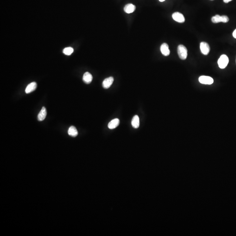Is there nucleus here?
Listing matches in <instances>:
<instances>
[{
    "label": "nucleus",
    "mask_w": 236,
    "mask_h": 236,
    "mask_svg": "<svg viewBox=\"0 0 236 236\" xmlns=\"http://www.w3.org/2000/svg\"><path fill=\"white\" fill-rule=\"evenodd\" d=\"M199 81L200 83L204 84H212L213 83L214 80L211 77L209 76H200L199 78Z\"/></svg>",
    "instance_id": "nucleus-4"
},
{
    "label": "nucleus",
    "mask_w": 236,
    "mask_h": 236,
    "mask_svg": "<svg viewBox=\"0 0 236 236\" xmlns=\"http://www.w3.org/2000/svg\"><path fill=\"white\" fill-rule=\"evenodd\" d=\"M211 1H212V0H211Z\"/></svg>",
    "instance_id": "nucleus-20"
},
{
    "label": "nucleus",
    "mask_w": 236,
    "mask_h": 236,
    "mask_svg": "<svg viewBox=\"0 0 236 236\" xmlns=\"http://www.w3.org/2000/svg\"><path fill=\"white\" fill-rule=\"evenodd\" d=\"M131 124L133 127L135 129L138 128L140 126V119L139 116L136 115L133 117L131 122Z\"/></svg>",
    "instance_id": "nucleus-14"
},
{
    "label": "nucleus",
    "mask_w": 236,
    "mask_h": 236,
    "mask_svg": "<svg viewBox=\"0 0 236 236\" xmlns=\"http://www.w3.org/2000/svg\"><path fill=\"white\" fill-rule=\"evenodd\" d=\"M114 82V78L113 77H110L105 79L102 83V86L105 89L109 88Z\"/></svg>",
    "instance_id": "nucleus-7"
},
{
    "label": "nucleus",
    "mask_w": 236,
    "mask_h": 236,
    "mask_svg": "<svg viewBox=\"0 0 236 236\" xmlns=\"http://www.w3.org/2000/svg\"><path fill=\"white\" fill-rule=\"evenodd\" d=\"M178 53L179 57L182 60L186 59L188 56V51L186 47L183 45H180L178 47Z\"/></svg>",
    "instance_id": "nucleus-1"
},
{
    "label": "nucleus",
    "mask_w": 236,
    "mask_h": 236,
    "mask_svg": "<svg viewBox=\"0 0 236 236\" xmlns=\"http://www.w3.org/2000/svg\"><path fill=\"white\" fill-rule=\"evenodd\" d=\"M161 51L164 56H169L170 53V51L167 44L164 43L161 45Z\"/></svg>",
    "instance_id": "nucleus-8"
},
{
    "label": "nucleus",
    "mask_w": 236,
    "mask_h": 236,
    "mask_svg": "<svg viewBox=\"0 0 236 236\" xmlns=\"http://www.w3.org/2000/svg\"><path fill=\"white\" fill-rule=\"evenodd\" d=\"M47 115V111L45 107H43L38 115V120L39 121H42L45 119Z\"/></svg>",
    "instance_id": "nucleus-10"
},
{
    "label": "nucleus",
    "mask_w": 236,
    "mask_h": 236,
    "mask_svg": "<svg viewBox=\"0 0 236 236\" xmlns=\"http://www.w3.org/2000/svg\"><path fill=\"white\" fill-rule=\"evenodd\" d=\"M159 1L161 2H163V1H165V0H159Z\"/></svg>",
    "instance_id": "nucleus-19"
},
{
    "label": "nucleus",
    "mask_w": 236,
    "mask_h": 236,
    "mask_svg": "<svg viewBox=\"0 0 236 236\" xmlns=\"http://www.w3.org/2000/svg\"><path fill=\"white\" fill-rule=\"evenodd\" d=\"M92 79H93V77L90 73L87 72L84 74L83 80L85 83L87 84L91 83V82H92Z\"/></svg>",
    "instance_id": "nucleus-11"
},
{
    "label": "nucleus",
    "mask_w": 236,
    "mask_h": 236,
    "mask_svg": "<svg viewBox=\"0 0 236 236\" xmlns=\"http://www.w3.org/2000/svg\"><path fill=\"white\" fill-rule=\"evenodd\" d=\"M224 1V2L225 3H229V2L230 1H232V0H223Z\"/></svg>",
    "instance_id": "nucleus-18"
},
{
    "label": "nucleus",
    "mask_w": 236,
    "mask_h": 236,
    "mask_svg": "<svg viewBox=\"0 0 236 236\" xmlns=\"http://www.w3.org/2000/svg\"><path fill=\"white\" fill-rule=\"evenodd\" d=\"M200 48L201 52L205 55H208L210 50V46L206 42H201L200 43Z\"/></svg>",
    "instance_id": "nucleus-5"
},
{
    "label": "nucleus",
    "mask_w": 236,
    "mask_h": 236,
    "mask_svg": "<svg viewBox=\"0 0 236 236\" xmlns=\"http://www.w3.org/2000/svg\"><path fill=\"white\" fill-rule=\"evenodd\" d=\"M73 52V48L71 47H66L63 50V53L66 55H71Z\"/></svg>",
    "instance_id": "nucleus-16"
},
{
    "label": "nucleus",
    "mask_w": 236,
    "mask_h": 236,
    "mask_svg": "<svg viewBox=\"0 0 236 236\" xmlns=\"http://www.w3.org/2000/svg\"><path fill=\"white\" fill-rule=\"evenodd\" d=\"M120 124V120L118 119H115L109 122L108 127L110 129H114L119 126Z\"/></svg>",
    "instance_id": "nucleus-13"
},
{
    "label": "nucleus",
    "mask_w": 236,
    "mask_h": 236,
    "mask_svg": "<svg viewBox=\"0 0 236 236\" xmlns=\"http://www.w3.org/2000/svg\"><path fill=\"white\" fill-rule=\"evenodd\" d=\"M37 88V84L35 82H33L28 85L25 90V92L26 94H29L34 91Z\"/></svg>",
    "instance_id": "nucleus-9"
},
{
    "label": "nucleus",
    "mask_w": 236,
    "mask_h": 236,
    "mask_svg": "<svg viewBox=\"0 0 236 236\" xmlns=\"http://www.w3.org/2000/svg\"><path fill=\"white\" fill-rule=\"evenodd\" d=\"M233 37L235 38V39H236V29L234 30V32H233Z\"/></svg>",
    "instance_id": "nucleus-17"
},
{
    "label": "nucleus",
    "mask_w": 236,
    "mask_h": 236,
    "mask_svg": "<svg viewBox=\"0 0 236 236\" xmlns=\"http://www.w3.org/2000/svg\"><path fill=\"white\" fill-rule=\"evenodd\" d=\"M212 21L214 23H218L222 22L224 23H227L229 21V19L227 16L219 15H216L212 18Z\"/></svg>",
    "instance_id": "nucleus-3"
},
{
    "label": "nucleus",
    "mask_w": 236,
    "mask_h": 236,
    "mask_svg": "<svg viewBox=\"0 0 236 236\" xmlns=\"http://www.w3.org/2000/svg\"><path fill=\"white\" fill-rule=\"evenodd\" d=\"M172 17L173 19L177 22L183 23L185 21V18L184 15L179 12L174 13L172 15Z\"/></svg>",
    "instance_id": "nucleus-6"
},
{
    "label": "nucleus",
    "mask_w": 236,
    "mask_h": 236,
    "mask_svg": "<svg viewBox=\"0 0 236 236\" xmlns=\"http://www.w3.org/2000/svg\"><path fill=\"white\" fill-rule=\"evenodd\" d=\"M68 134L69 135L73 137H76L78 136V131L77 129L74 126H71L69 128L68 130Z\"/></svg>",
    "instance_id": "nucleus-15"
},
{
    "label": "nucleus",
    "mask_w": 236,
    "mask_h": 236,
    "mask_svg": "<svg viewBox=\"0 0 236 236\" xmlns=\"http://www.w3.org/2000/svg\"><path fill=\"white\" fill-rule=\"evenodd\" d=\"M228 63L229 59L227 56L224 54L221 55L218 61L219 66L221 69H224L227 66Z\"/></svg>",
    "instance_id": "nucleus-2"
},
{
    "label": "nucleus",
    "mask_w": 236,
    "mask_h": 236,
    "mask_svg": "<svg viewBox=\"0 0 236 236\" xmlns=\"http://www.w3.org/2000/svg\"><path fill=\"white\" fill-rule=\"evenodd\" d=\"M136 6L132 4H128L126 5L124 8V11L128 14L134 12L136 10Z\"/></svg>",
    "instance_id": "nucleus-12"
}]
</instances>
